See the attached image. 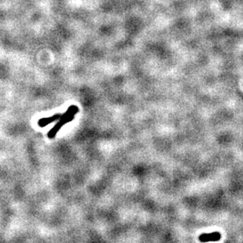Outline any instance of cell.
I'll return each instance as SVG.
<instances>
[{
    "label": "cell",
    "mask_w": 243,
    "mask_h": 243,
    "mask_svg": "<svg viewBox=\"0 0 243 243\" xmlns=\"http://www.w3.org/2000/svg\"><path fill=\"white\" fill-rule=\"evenodd\" d=\"M220 238H221V234L216 231L209 234H202L199 236L198 239L202 242H217L220 240Z\"/></svg>",
    "instance_id": "obj_1"
}]
</instances>
